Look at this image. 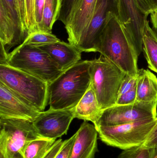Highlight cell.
Instances as JSON below:
<instances>
[{
    "instance_id": "30bf717a",
    "label": "cell",
    "mask_w": 157,
    "mask_h": 158,
    "mask_svg": "<svg viewBox=\"0 0 157 158\" xmlns=\"http://www.w3.org/2000/svg\"><path fill=\"white\" fill-rule=\"evenodd\" d=\"M112 13L119 17V0H97L92 20L77 47L81 52H95L99 37Z\"/></svg>"
},
{
    "instance_id": "1f68e13d",
    "label": "cell",
    "mask_w": 157,
    "mask_h": 158,
    "mask_svg": "<svg viewBox=\"0 0 157 158\" xmlns=\"http://www.w3.org/2000/svg\"><path fill=\"white\" fill-rule=\"evenodd\" d=\"M45 2V0H35V19H36V23H37L38 31H39V29L42 22L43 8H44Z\"/></svg>"
},
{
    "instance_id": "2e32d148",
    "label": "cell",
    "mask_w": 157,
    "mask_h": 158,
    "mask_svg": "<svg viewBox=\"0 0 157 158\" xmlns=\"http://www.w3.org/2000/svg\"><path fill=\"white\" fill-rule=\"evenodd\" d=\"M27 38L26 34L16 24L6 8L0 3V42L7 53L17 45H21Z\"/></svg>"
},
{
    "instance_id": "f1b7e54d",
    "label": "cell",
    "mask_w": 157,
    "mask_h": 158,
    "mask_svg": "<svg viewBox=\"0 0 157 158\" xmlns=\"http://www.w3.org/2000/svg\"><path fill=\"white\" fill-rule=\"evenodd\" d=\"M76 1V0H61V12L58 20L61 21L64 25Z\"/></svg>"
},
{
    "instance_id": "7402d4cb",
    "label": "cell",
    "mask_w": 157,
    "mask_h": 158,
    "mask_svg": "<svg viewBox=\"0 0 157 158\" xmlns=\"http://www.w3.org/2000/svg\"><path fill=\"white\" fill-rule=\"evenodd\" d=\"M59 41L61 40L52 33L37 31L29 34L23 44L38 47Z\"/></svg>"
},
{
    "instance_id": "4dcf8cb0",
    "label": "cell",
    "mask_w": 157,
    "mask_h": 158,
    "mask_svg": "<svg viewBox=\"0 0 157 158\" xmlns=\"http://www.w3.org/2000/svg\"><path fill=\"white\" fill-rule=\"evenodd\" d=\"M141 147L144 148H157V121L145 142Z\"/></svg>"
},
{
    "instance_id": "836d02e7",
    "label": "cell",
    "mask_w": 157,
    "mask_h": 158,
    "mask_svg": "<svg viewBox=\"0 0 157 158\" xmlns=\"http://www.w3.org/2000/svg\"><path fill=\"white\" fill-rule=\"evenodd\" d=\"M18 9H19V14H20V18L23 27L27 34V30L26 27V0H17ZM29 35V34H28Z\"/></svg>"
},
{
    "instance_id": "4fadbf2b",
    "label": "cell",
    "mask_w": 157,
    "mask_h": 158,
    "mask_svg": "<svg viewBox=\"0 0 157 158\" xmlns=\"http://www.w3.org/2000/svg\"><path fill=\"white\" fill-rule=\"evenodd\" d=\"M119 19L134 43L138 54L143 51V35L147 18L138 9L135 0H119Z\"/></svg>"
},
{
    "instance_id": "d6a6232c",
    "label": "cell",
    "mask_w": 157,
    "mask_h": 158,
    "mask_svg": "<svg viewBox=\"0 0 157 158\" xmlns=\"http://www.w3.org/2000/svg\"><path fill=\"white\" fill-rule=\"evenodd\" d=\"M63 143L64 141H63L61 139L56 140L54 144L43 158H55L56 155L62 147Z\"/></svg>"
},
{
    "instance_id": "3957f363",
    "label": "cell",
    "mask_w": 157,
    "mask_h": 158,
    "mask_svg": "<svg viewBox=\"0 0 157 158\" xmlns=\"http://www.w3.org/2000/svg\"><path fill=\"white\" fill-rule=\"evenodd\" d=\"M5 65L32 75L48 84L64 72L46 52L36 46L23 44L8 54Z\"/></svg>"
},
{
    "instance_id": "5bb4252c",
    "label": "cell",
    "mask_w": 157,
    "mask_h": 158,
    "mask_svg": "<svg viewBox=\"0 0 157 158\" xmlns=\"http://www.w3.org/2000/svg\"><path fill=\"white\" fill-rule=\"evenodd\" d=\"M70 158H95L98 151V133L95 125L84 121L76 133Z\"/></svg>"
},
{
    "instance_id": "8d00e7d4",
    "label": "cell",
    "mask_w": 157,
    "mask_h": 158,
    "mask_svg": "<svg viewBox=\"0 0 157 158\" xmlns=\"http://www.w3.org/2000/svg\"><path fill=\"white\" fill-rule=\"evenodd\" d=\"M152 158H157V148L155 149V153Z\"/></svg>"
},
{
    "instance_id": "cb8c5ba5",
    "label": "cell",
    "mask_w": 157,
    "mask_h": 158,
    "mask_svg": "<svg viewBox=\"0 0 157 158\" xmlns=\"http://www.w3.org/2000/svg\"><path fill=\"white\" fill-rule=\"evenodd\" d=\"M0 3H2L6 8L16 24L24 31L27 36H28V34L24 29L21 21L17 0H0Z\"/></svg>"
},
{
    "instance_id": "e575fe53",
    "label": "cell",
    "mask_w": 157,
    "mask_h": 158,
    "mask_svg": "<svg viewBox=\"0 0 157 158\" xmlns=\"http://www.w3.org/2000/svg\"><path fill=\"white\" fill-rule=\"evenodd\" d=\"M0 158H7L6 153V138L0 133Z\"/></svg>"
},
{
    "instance_id": "52a82bcc",
    "label": "cell",
    "mask_w": 157,
    "mask_h": 158,
    "mask_svg": "<svg viewBox=\"0 0 157 158\" xmlns=\"http://www.w3.org/2000/svg\"><path fill=\"white\" fill-rule=\"evenodd\" d=\"M157 103H146L136 101L126 105H115L102 110L101 116L95 125L112 126L156 118Z\"/></svg>"
},
{
    "instance_id": "7c38bea8",
    "label": "cell",
    "mask_w": 157,
    "mask_h": 158,
    "mask_svg": "<svg viewBox=\"0 0 157 158\" xmlns=\"http://www.w3.org/2000/svg\"><path fill=\"white\" fill-rule=\"evenodd\" d=\"M40 112L25 98L0 82V118L22 119L32 122Z\"/></svg>"
},
{
    "instance_id": "277c9868",
    "label": "cell",
    "mask_w": 157,
    "mask_h": 158,
    "mask_svg": "<svg viewBox=\"0 0 157 158\" xmlns=\"http://www.w3.org/2000/svg\"><path fill=\"white\" fill-rule=\"evenodd\" d=\"M91 84L101 110L116 105L119 90L126 74L100 56L91 60Z\"/></svg>"
},
{
    "instance_id": "44dd1931",
    "label": "cell",
    "mask_w": 157,
    "mask_h": 158,
    "mask_svg": "<svg viewBox=\"0 0 157 158\" xmlns=\"http://www.w3.org/2000/svg\"><path fill=\"white\" fill-rule=\"evenodd\" d=\"M61 0H45L39 31L52 33L53 24L59 19Z\"/></svg>"
},
{
    "instance_id": "d590c367",
    "label": "cell",
    "mask_w": 157,
    "mask_h": 158,
    "mask_svg": "<svg viewBox=\"0 0 157 158\" xmlns=\"http://www.w3.org/2000/svg\"><path fill=\"white\" fill-rule=\"evenodd\" d=\"M153 28L157 31V9L150 15Z\"/></svg>"
},
{
    "instance_id": "6da1fadb",
    "label": "cell",
    "mask_w": 157,
    "mask_h": 158,
    "mask_svg": "<svg viewBox=\"0 0 157 158\" xmlns=\"http://www.w3.org/2000/svg\"><path fill=\"white\" fill-rule=\"evenodd\" d=\"M96 52L100 53L126 75L137 76L139 55L133 41L117 15L112 13L109 15L97 42Z\"/></svg>"
},
{
    "instance_id": "7a4b0ae2",
    "label": "cell",
    "mask_w": 157,
    "mask_h": 158,
    "mask_svg": "<svg viewBox=\"0 0 157 158\" xmlns=\"http://www.w3.org/2000/svg\"><path fill=\"white\" fill-rule=\"evenodd\" d=\"M91 60L79 61L49 84V104L54 110L72 109L91 84Z\"/></svg>"
},
{
    "instance_id": "f546056e",
    "label": "cell",
    "mask_w": 157,
    "mask_h": 158,
    "mask_svg": "<svg viewBox=\"0 0 157 158\" xmlns=\"http://www.w3.org/2000/svg\"><path fill=\"white\" fill-rule=\"evenodd\" d=\"M137 78L126 75L119 90L118 97L124 94L131 90L136 85Z\"/></svg>"
},
{
    "instance_id": "ac0fdd59",
    "label": "cell",
    "mask_w": 157,
    "mask_h": 158,
    "mask_svg": "<svg viewBox=\"0 0 157 158\" xmlns=\"http://www.w3.org/2000/svg\"><path fill=\"white\" fill-rule=\"evenodd\" d=\"M136 101L157 103V78L149 70L140 69L137 73Z\"/></svg>"
},
{
    "instance_id": "ba28073f",
    "label": "cell",
    "mask_w": 157,
    "mask_h": 158,
    "mask_svg": "<svg viewBox=\"0 0 157 158\" xmlns=\"http://www.w3.org/2000/svg\"><path fill=\"white\" fill-rule=\"evenodd\" d=\"M0 133L6 138L7 158H24L21 151L30 141L41 136L32 122L15 118H0Z\"/></svg>"
},
{
    "instance_id": "9a60e30c",
    "label": "cell",
    "mask_w": 157,
    "mask_h": 158,
    "mask_svg": "<svg viewBox=\"0 0 157 158\" xmlns=\"http://www.w3.org/2000/svg\"><path fill=\"white\" fill-rule=\"evenodd\" d=\"M38 48L46 52L59 68L64 71L80 61L81 52L69 43L59 41Z\"/></svg>"
},
{
    "instance_id": "e0dca14e",
    "label": "cell",
    "mask_w": 157,
    "mask_h": 158,
    "mask_svg": "<svg viewBox=\"0 0 157 158\" xmlns=\"http://www.w3.org/2000/svg\"><path fill=\"white\" fill-rule=\"evenodd\" d=\"M73 110L75 118L91 122L95 125L97 123L102 110L91 84L78 104L73 108Z\"/></svg>"
},
{
    "instance_id": "8fae6325",
    "label": "cell",
    "mask_w": 157,
    "mask_h": 158,
    "mask_svg": "<svg viewBox=\"0 0 157 158\" xmlns=\"http://www.w3.org/2000/svg\"><path fill=\"white\" fill-rule=\"evenodd\" d=\"M97 0H76L67 18L65 28L69 43L77 49L94 15Z\"/></svg>"
},
{
    "instance_id": "5b68a950",
    "label": "cell",
    "mask_w": 157,
    "mask_h": 158,
    "mask_svg": "<svg viewBox=\"0 0 157 158\" xmlns=\"http://www.w3.org/2000/svg\"><path fill=\"white\" fill-rule=\"evenodd\" d=\"M0 82L40 112L43 111L49 102V84L19 69L0 64Z\"/></svg>"
},
{
    "instance_id": "ffe728a7",
    "label": "cell",
    "mask_w": 157,
    "mask_h": 158,
    "mask_svg": "<svg viewBox=\"0 0 157 158\" xmlns=\"http://www.w3.org/2000/svg\"><path fill=\"white\" fill-rule=\"evenodd\" d=\"M56 140L40 137L29 142L21 151L24 158H43Z\"/></svg>"
},
{
    "instance_id": "83f0119b",
    "label": "cell",
    "mask_w": 157,
    "mask_h": 158,
    "mask_svg": "<svg viewBox=\"0 0 157 158\" xmlns=\"http://www.w3.org/2000/svg\"><path fill=\"white\" fill-rule=\"evenodd\" d=\"M136 85L131 90L118 97L116 105H126L133 104L136 101Z\"/></svg>"
},
{
    "instance_id": "d6986e66",
    "label": "cell",
    "mask_w": 157,
    "mask_h": 158,
    "mask_svg": "<svg viewBox=\"0 0 157 158\" xmlns=\"http://www.w3.org/2000/svg\"><path fill=\"white\" fill-rule=\"evenodd\" d=\"M143 51L148 68L157 73V31L146 22L143 35Z\"/></svg>"
},
{
    "instance_id": "8992f818",
    "label": "cell",
    "mask_w": 157,
    "mask_h": 158,
    "mask_svg": "<svg viewBox=\"0 0 157 158\" xmlns=\"http://www.w3.org/2000/svg\"><path fill=\"white\" fill-rule=\"evenodd\" d=\"M156 118L112 126L96 127L100 140L109 146L123 150L141 146L155 125Z\"/></svg>"
},
{
    "instance_id": "603a6c76",
    "label": "cell",
    "mask_w": 157,
    "mask_h": 158,
    "mask_svg": "<svg viewBox=\"0 0 157 158\" xmlns=\"http://www.w3.org/2000/svg\"><path fill=\"white\" fill-rule=\"evenodd\" d=\"M155 148H144L141 146L123 150L117 158H152Z\"/></svg>"
},
{
    "instance_id": "d4e9b609",
    "label": "cell",
    "mask_w": 157,
    "mask_h": 158,
    "mask_svg": "<svg viewBox=\"0 0 157 158\" xmlns=\"http://www.w3.org/2000/svg\"><path fill=\"white\" fill-rule=\"evenodd\" d=\"M35 0H26V24L29 35L32 32L38 31L35 19Z\"/></svg>"
},
{
    "instance_id": "9c48e42d",
    "label": "cell",
    "mask_w": 157,
    "mask_h": 158,
    "mask_svg": "<svg viewBox=\"0 0 157 158\" xmlns=\"http://www.w3.org/2000/svg\"><path fill=\"white\" fill-rule=\"evenodd\" d=\"M75 118L72 109H49L41 111L32 122L38 135L43 138L56 140L67 134L70 124Z\"/></svg>"
},
{
    "instance_id": "484cf974",
    "label": "cell",
    "mask_w": 157,
    "mask_h": 158,
    "mask_svg": "<svg viewBox=\"0 0 157 158\" xmlns=\"http://www.w3.org/2000/svg\"><path fill=\"white\" fill-rule=\"evenodd\" d=\"M140 12L147 17L157 9V0H135Z\"/></svg>"
},
{
    "instance_id": "4316f807",
    "label": "cell",
    "mask_w": 157,
    "mask_h": 158,
    "mask_svg": "<svg viewBox=\"0 0 157 158\" xmlns=\"http://www.w3.org/2000/svg\"><path fill=\"white\" fill-rule=\"evenodd\" d=\"M76 134L64 141L63 144L55 158H70L75 141Z\"/></svg>"
}]
</instances>
